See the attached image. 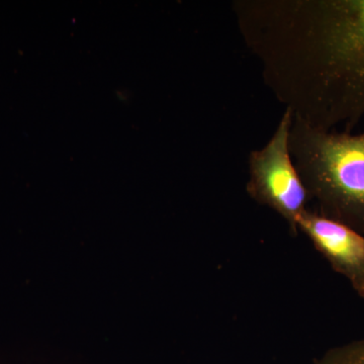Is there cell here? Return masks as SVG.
<instances>
[{
	"label": "cell",
	"mask_w": 364,
	"mask_h": 364,
	"mask_svg": "<svg viewBox=\"0 0 364 364\" xmlns=\"http://www.w3.org/2000/svg\"><path fill=\"white\" fill-rule=\"evenodd\" d=\"M263 81L294 119L351 133L364 119V0H236Z\"/></svg>",
	"instance_id": "obj_1"
},
{
	"label": "cell",
	"mask_w": 364,
	"mask_h": 364,
	"mask_svg": "<svg viewBox=\"0 0 364 364\" xmlns=\"http://www.w3.org/2000/svg\"><path fill=\"white\" fill-rule=\"evenodd\" d=\"M289 150L318 214L364 235V131L323 130L294 117Z\"/></svg>",
	"instance_id": "obj_2"
},
{
	"label": "cell",
	"mask_w": 364,
	"mask_h": 364,
	"mask_svg": "<svg viewBox=\"0 0 364 364\" xmlns=\"http://www.w3.org/2000/svg\"><path fill=\"white\" fill-rule=\"evenodd\" d=\"M293 122V114L284 109L272 138L249 153L246 191L254 202L279 215L296 236L299 218L308 210L311 198L289 150Z\"/></svg>",
	"instance_id": "obj_3"
},
{
	"label": "cell",
	"mask_w": 364,
	"mask_h": 364,
	"mask_svg": "<svg viewBox=\"0 0 364 364\" xmlns=\"http://www.w3.org/2000/svg\"><path fill=\"white\" fill-rule=\"evenodd\" d=\"M298 230L364 299V235L310 208L299 218Z\"/></svg>",
	"instance_id": "obj_4"
},
{
	"label": "cell",
	"mask_w": 364,
	"mask_h": 364,
	"mask_svg": "<svg viewBox=\"0 0 364 364\" xmlns=\"http://www.w3.org/2000/svg\"><path fill=\"white\" fill-rule=\"evenodd\" d=\"M312 364H364V339L334 347Z\"/></svg>",
	"instance_id": "obj_5"
}]
</instances>
